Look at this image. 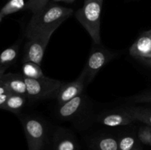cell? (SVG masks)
Here are the masks:
<instances>
[{"label": "cell", "mask_w": 151, "mask_h": 150, "mask_svg": "<svg viewBox=\"0 0 151 150\" xmlns=\"http://www.w3.org/2000/svg\"><path fill=\"white\" fill-rule=\"evenodd\" d=\"M73 13L71 8L58 4H47L42 10L32 14L25 29V36L32 39L41 32L55 25H60Z\"/></svg>", "instance_id": "obj_1"}, {"label": "cell", "mask_w": 151, "mask_h": 150, "mask_svg": "<svg viewBox=\"0 0 151 150\" xmlns=\"http://www.w3.org/2000/svg\"><path fill=\"white\" fill-rule=\"evenodd\" d=\"M103 0H86L75 13L77 20L83 25L97 45L101 43L100 17Z\"/></svg>", "instance_id": "obj_2"}, {"label": "cell", "mask_w": 151, "mask_h": 150, "mask_svg": "<svg viewBox=\"0 0 151 150\" xmlns=\"http://www.w3.org/2000/svg\"><path fill=\"white\" fill-rule=\"evenodd\" d=\"M27 98L32 100L55 99L58 92L64 82L44 76L39 79L24 77Z\"/></svg>", "instance_id": "obj_3"}, {"label": "cell", "mask_w": 151, "mask_h": 150, "mask_svg": "<svg viewBox=\"0 0 151 150\" xmlns=\"http://www.w3.org/2000/svg\"><path fill=\"white\" fill-rule=\"evenodd\" d=\"M59 26L60 25L52 26L29 40L25 46L23 63L33 62L41 66L47 44L52 34Z\"/></svg>", "instance_id": "obj_4"}, {"label": "cell", "mask_w": 151, "mask_h": 150, "mask_svg": "<svg viewBox=\"0 0 151 150\" xmlns=\"http://www.w3.org/2000/svg\"><path fill=\"white\" fill-rule=\"evenodd\" d=\"M27 141L28 150H42L47 135L45 124L36 117L27 116L22 120Z\"/></svg>", "instance_id": "obj_5"}, {"label": "cell", "mask_w": 151, "mask_h": 150, "mask_svg": "<svg viewBox=\"0 0 151 150\" xmlns=\"http://www.w3.org/2000/svg\"><path fill=\"white\" fill-rule=\"evenodd\" d=\"M113 57V54L104 49H94L91 51L83 69V71L86 75L87 84L93 80L97 74Z\"/></svg>", "instance_id": "obj_6"}, {"label": "cell", "mask_w": 151, "mask_h": 150, "mask_svg": "<svg viewBox=\"0 0 151 150\" xmlns=\"http://www.w3.org/2000/svg\"><path fill=\"white\" fill-rule=\"evenodd\" d=\"M86 85V75L83 71L79 77L75 81L63 83L55 98L58 101V104H63L81 95Z\"/></svg>", "instance_id": "obj_7"}, {"label": "cell", "mask_w": 151, "mask_h": 150, "mask_svg": "<svg viewBox=\"0 0 151 150\" xmlns=\"http://www.w3.org/2000/svg\"><path fill=\"white\" fill-rule=\"evenodd\" d=\"M98 122L101 124L111 127L131 124L137 121L127 113L124 109L116 112L105 113L98 117Z\"/></svg>", "instance_id": "obj_8"}, {"label": "cell", "mask_w": 151, "mask_h": 150, "mask_svg": "<svg viewBox=\"0 0 151 150\" xmlns=\"http://www.w3.org/2000/svg\"><path fill=\"white\" fill-rule=\"evenodd\" d=\"M0 83L3 84L11 94L27 97V85L23 75L13 73L4 74L0 78Z\"/></svg>", "instance_id": "obj_9"}, {"label": "cell", "mask_w": 151, "mask_h": 150, "mask_svg": "<svg viewBox=\"0 0 151 150\" xmlns=\"http://www.w3.org/2000/svg\"><path fill=\"white\" fill-rule=\"evenodd\" d=\"M130 54L137 59L151 57V37L147 32L139 35L129 49Z\"/></svg>", "instance_id": "obj_10"}, {"label": "cell", "mask_w": 151, "mask_h": 150, "mask_svg": "<svg viewBox=\"0 0 151 150\" xmlns=\"http://www.w3.org/2000/svg\"><path fill=\"white\" fill-rule=\"evenodd\" d=\"M83 101V96L81 94L66 102L60 104L58 108V114L62 119H72L82 109Z\"/></svg>", "instance_id": "obj_11"}, {"label": "cell", "mask_w": 151, "mask_h": 150, "mask_svg": "<svg viewBox=\"0 0 151 150\" xmlns=\"http://www.w3.org/2000/svg\"><path fill=\"white\" fill-rule=\"evenodd\" d=\"M27 96L19 94H10L7 101L0 109L7 110L14 113H19L25 105Z\"/></svg>", "instance_id": "obj_12"}, {"label": "cell", "mask_w": 151, "mask_h": 150, "mask_svg": "<svg viewBox=\"0 0 151 150\" xmlns=\"http://www.w3.org/2000/svg\"><path fill=\"white\" fill-rule=\"evenodd\" d=\"M123 109L137 121L143 122L151 126V109L134 106H127Z\"/></svg>", "instance_id": "obj_13"}, {"label": "cell", "mask_w": 151, "mask_h": 150, "mask_svg": "<svg viewBox=\"0 0 151 150\" xmlns=\"http://www.w3.org/2000/svg\"><path fill=\"white\" fill-rule=\"evenodd\" d=\"M19 54V46L13 45L4 49L0 54V67L8 68L17 59Z\"/></svg>", "instance_id": "obj_14"}, {"label": "cell", "mask_w": 151, "mask_h": 150, "mask_svg": "<svg viewBox=\"0 0 151 150\" xmlns=\"http://www.w3.org/2000/svg\"><path fill=\"white\" fill-rule=\"evenodd\" d=\"M22 75L29 79H39L44 76L40 65L33 62H24L22 68Z\"/></svg>", "instance_id": "obj_15"}, {"label": "cell", "mask_w": 151, "mask_h": 150, "mask_svg": "<svg viewBox=\"0 0 151 150\" xmlns=\"http://www.w3.org/2000/svg\"><path fill=\"white\" fill-rule=\"evenodd\" d=\"M26 4L27 3L25 2L24 0H10L1 9L0 13L3 17H4L7 15L16 13V12L25 9Z\"/></svg>", "instance_id": "obj_16"}, {"label": "cell", "mask_w": 151, "mask_h": 150, "mask_svg": "<svg viewBox=\"0 0 151 150\" xmlns=\"http://www.w3.org/2000/svg\"><path fill=\"white\" fill-rule=\"evenodd\" d=\"M98 150H119L118 141L112 136H103L97 141Z\"/></svg>", "instance_id": "obj_17"}, {"label": "cell", "mask_w": 151, "mask_h": 150, "mask_svg": "<svg viewBox=\"0 0 151 150\" xmlns=\"http://www.w3.org/2000/svg\"><path fill=\"white\" fill-rule=\"evenodd\" d=\"M55 150H76V144L69 136L61 134L56 141Z\"/></svg>", "instance_id": "obj_18"}, {"label": "cell", "mask_w": 151, "mask_h": 150, "mask_svg": "<svg viewBox=\"0 0 151 150\" xmlns=\"http://www.w3.org/2000/svg\"><path fill=\"white\" fill-rule=\"evenodd\" d=\"M50 0H29L26 4L25 9L30 10L32 14L42 10L48 4Z\"/></svg>", "instance_id": "obj_19"}, {"label": "cell", "mask_w": 151, "mask_h": 150, "mask_svg": "<svg viewBox=\"0 0 151 150\" xmlns=\"http://www.w3.org/2000/svg\"><path fill=\"white\" fill-rule=\"evenodd\" d=\"M119 150H133L135 145V138L132 135H127L119 139Z\"/></svg>", "instance_id": "obj_20"}, {"label": "cell", "mask_w": 151, "mask_h": 150, "mask_svg": "<svg viewBox=\"0 0 151 150\" xmlns=\"http://www.w3.org/2000/svg\"><path fill=\"white\" fill-rule=\"evenodd\" d=\"M139 139L145 144L151 146V126H142L138 132Z\"/></svg>", "instance_id": "obj_21"}, {"label": "cell", "mask_w": 151, "mask_h": 150, "mask_svg": "<svg viewBox=\"0 0 151 150\" xmlns=\"http://www.w3.org/2000/svg\"><path fill=\"white\" fill-rule=\"evenodd\" d=\"M128 101L133 103H151V93L138 94L128 99Z\"/></svg>", "instance_id": "obj_22"}, {"label": "cell", "mask_w": 151, "mask_h": 150, "mask_svg": "<svg viewBox=\"0 0 151 150\" xmlns=\"http://www.w3.org/2000/svg\"><path fill=\"white\" fill-rule=\"evenodd\" d=\"M10 94H0V107L5 103L7 101V98L10 96Z\"/></svg>", "instance_id": "obj_23"}, {"label": "cell", "mask_w": 151, "mask_h": 150, "mask_svg": "<svg viewBox=\"0 0 151 150\" xmlns=\"http://www.w3.org/2000/svg\"><path fill=\"white\" fill-rule=\"evenodd\" d=\"M11 94V93L8 91V89L3 84L0 83V94Z\"/></svg>", "instance_id": "obj_24"}, {"label": "cell", "mask_w": 151, "mask_h": 150, "mask_svg": "<svg viewBox=\"0 0 151 150\" xmlns=\"http://www.w3.org/2000/svg\"><path fill=\"white\" fill-rule=\"evenodd\" d=\"M139 60L142 62H143L145 64L148 65L149 66L151 67V57H145V58H139Z\"/></svg>", "instance_id": "obj_25"}, {"label": "cell", "mask_w": 151, "mask_h": 150, "mask_svg": "<svg viewBox=\"0 0 151 150\" xmlns=\"http://www.w3.org/2000/svg\"><path fill=\"white\" fill-rule=\"evenodd\" d=\"M75 1H76V0H53V1H55V2H58V1H63V2H66V3H72Z\"/></svg>", "instance_id": "obj_26"}, {"label": "cell", "mask_w": 151, "mask_h": 150, "mask_svg": "<svg viewBox=\"0 0 151 150\" xmlns=\"http://www.w3.org/2000/svg\"><path fill=\"white\" fill-rule=\"evenodd\" d=\"M7 68L6 67H0V78L2 76V75L4 74V72H5L6 69H7Z\"/></svg>", "instance_id": "obj_27"}, {"label": "cell", "mask_w": 151, "mask_h": 150, "mask_svg": "<svg viewBox=\"0 0 151 150\" xmlns=\"http://www.w3.org/2000/svg\"><path fill=\"white\" fill-rule=\"evenodd\" d=\"M147 32L149 34V35H150V36L151 37V29H150V30H148V31H147Z\"/></svg>", "instance_id": "obj_28"}, {"label": "cell", "mask_w": 151, "mask_h": 150, "mask_svg": "<svg viewBox=\"0 0 151 150\" xmlns=\"http://www.w3.org/2000/svg\"><path fill=\"white\" fill-rule=\"evenodd\" d=\"M2 18H3V16H1V13H0V21H1V19H2Z\"/></svg>", "instance_id": "obj_29"}, {"label": "cell", "mask_w": 151, "mask_h": 150, "mask_svg": "<svg viewBox=\"0 0 151 150\" xmlns=\"http://www.w3.org/2000/svg\"><path fill=\"white\" fill-rule=\"evenodd\" d=\"M84 1H86V0H84Z\"/></svg>", "instance_id": "obj_30"}]
</instances>
